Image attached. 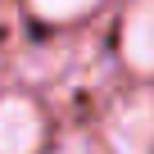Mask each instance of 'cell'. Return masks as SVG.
<instances>
[{"instance_id": "cell-1", "label": "cell", "mask_w": 154, "mask_h": 154, "mask_svg": "<svg viewBox=\"0 0 154 154\" xmlns=\"http://www.w3.org/2000/svg\"><path fill=\"white\" fill-rule=\"evenodd\" d=\"M109 154H154V91L122 95L104 118Z\"/></svg>"}, {"instance_id": "cell-2", "label": "cell", "mask_w": 154, "mask_h": 154, "mask_svg": "<svg viewBox=\"0 0 154 154\" xmlns=\"http://www.w3.org/2000/svg\"><path fill=\"white\" fill-rule=\"evenodd\" d=\"M45 149V113L32 95H0V154H41Z\"/></svg>"}, {"instance_id": "cell-3", "label": "cell", "mask_w": 154, "mask_h": 154, "mask_svg": "<svg viewBox=\"0 0 154 154\" xmlns=\"http://www.w3.org/2000/svg\"><path fill=\"white\" fill-rule=\"evenodd\" d=\"M118 54L131 72L154 77V0H131L122 27H118Z\"/></svg>"}, {"instance_id": "cell-4", "label": "cell", "mask_w": 154, "mask_h": 154, "mask_svg": "<svg viewBox=\"0 0 154 154\" xmlns=\"http://www.w3.org/2000/svg\"><path fill=\"white\" fill-rule=\"evenodd\" d=\"M100 0H27V9L41 18V23H77L86 18Z\"/></svg>"}, {"instance_id": "cell-5", "label": "cell", "mask_w": 154, "mask_h": 154, "mask_svg": "<svg viewBox=\"0 0 154 154\" xmlns=\"http://www.w3.org/2000/svg\"><path fill=\"white\" fill-rule=\"evenodd\" d=\"M50 154H104V149H100V140H91V136H63Z\"/></svg>"}]
</instances>
